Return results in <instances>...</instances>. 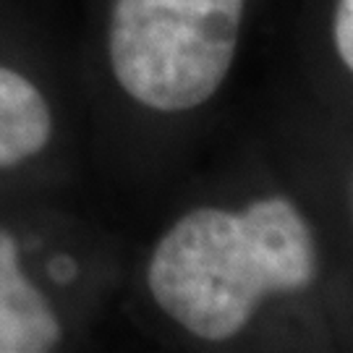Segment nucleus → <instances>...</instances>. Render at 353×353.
<instances>
[{"label":"nucleus","instance_id":"f03ea898","mask_svg":"<svg viewBox=\"0 0 353 353\" xmlns=\"http://www.w3.org/2000/svg\"><path fill=\"white\" fill-rule=\"evenodd\" d=\"M246 0H115L110 65L128 97L178 113L223 87Z\"/></svg>","mask_w":353,"mask_h":353},{"label":"nucleus","instance_id":"f257e3e1","mask_svg":"<svg viewBox=\"0 0 353 353\" xmlns=\"http://www.w3.org/2000/svg\"><path fill=\"white\" fill-rule=\"evenodd\" d=\"M312 228L285 196L239 212L202 207L165 233L147 285L170 319L202 341H228L252 322L267 296L296 293L316 278Z\"/></svg>","mask_w":353,"mask_h":353},{"label":"nucleus","instance_id":"7ed1b4c3","mask_svg":"<svg viewBox=\"0 0 353 353\" xmlns=\"http://www.w3.org/2000/svg\"><path fill=\"white\" fill-rule=\"evenodd\" d=\"M58 341V314L26 280L16 239L0 228V353H42Z\"/></svg>","mask_w":353,"mask_h":353},{"label":"nucleus","instance_id":"39448f33","mask_svg":"<svg viewBox=\"0 0 353 353\" xmlns=\"http://www.w3.org/2000/svg\"><path fill=\"white\" fill-rule=\"evenodd\" d=\"M332 39L341 61L353 71V0H338L332 16Z\"/></svg>","mask_w":353,"mask_h":353},{"label":"nucleus","instance_id":"20e7f679","mask_svg":"<svg viewBox=\"0 0 353 353\" xmlns=\"http://www.w3.org/2000/svg\"><path fill=\"white\" fill-rule=\"evenodd\" d=\"M50 105L26 76L0 65V168H11L48 147Z\"/></svg>","mask_w":353,"mask_h":353}]
</instances>
